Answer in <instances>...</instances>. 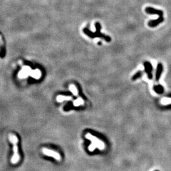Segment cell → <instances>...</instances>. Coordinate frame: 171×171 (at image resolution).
Here are the masks:
<instances>
[{
    "mask_svg": "<svg viewBox=\"0 0 171 171\" xmlns=\"http://www.w3.org/2000/svg\"><path fill=\"white\" fill-rule=\"evenodd\" d=\"M86 138L91 141L92 145L95 146L96 147L98 148L100 150H102L104 148V144L100 140H99L97 137L93 136L90 134H87L86 135Z\"/></svg>",
    "mask_w": 171,
    "mask_h": 171,
    "instance_id": "3",
    "label": "cell"
},
{
    "mask_svg": "<svg viewBox=\"0 0 171 171\" xmlns=\"http://www.w3.org/2000/svg\"><path fill=\"white\" fill-rule=\"evenodd\" d=\"M164 21L163 17H159L158 19H155V20H151L149 21V22L148 23V26L151 27H154L158 25L159 23H161L163 22V21Z\"/></svg>",
    "mask_w": 171,
    "mask_h": 171,
    "instance_id": "7",
    "label": "cell"
},
{
    "mask_svg": "<svg viewBox=\"0 0 171 171\" xmlns=\"http://www.w3.org/2000/svg\"><path fill=\"white\" fill-rule=\"evenodd\" d=\"M163 71V65L161 63H159L157 67V71L156 74V80L158 81L160 78V76L162 73Z\"/></svg>",
    "mask_w": 171,
    "mask_h": 171,
    "instance_id": "8",
    "label": "cell"
},
{
    "mask_svg": "<svg viewBox=\"0 0 171 171\" xmlns=\"http://www.w3.org/2000/svg\"><path fill=\"white\" fill-rule=\"evenodd\" d=\"M71 99V97L59 95V96H58L57 97V101L58 102H62V101H63L64 100H70Z\"/></svg>",
    "mask_w": 171,
    "mask_h": 171,
    "instance_id": "9",
    "label": "cell"
},
{
    "mask_svg": "<svg viewBox=\"0 0 171 171\" xmlns=\"http://www.w3.org/2000/svg\"><path fill=\"white\" fill-rule=\"evenodd\" d=\"M0 46H1L2 48H3V46H4V43H3V41L2 40V37L1 35H0Z\"/></svg>",
    "mask_w": 171,
    "mask_h": 171,
    "instance_id": "13",
    "label": "cell"
},
{
    "mask_svg": "<svg viewBox=\"0 0 171 171\" xmlns=\"http://www.w3.org/2000/svg\"><path fill=\"white\" fill-rule=\"evenodd\" d=\"M95 28L96 30V31L95 32H93L91 31L89 29L87 28H85L83 30L84 33L89 36L91 38H101L104 41H106L107 42H110L111 41V38L108 36H106L104 34L102 33L101 32V24L99 22H96L95 23Z\"/></svg>",
    "mask_w": 171,
    "mask_h": 171,
    "instance_id": "1",
    "label": "cell"
},
{
    "mask_svg": "<svg viewBox=\"0 0 171 171\" xmlns=\"http://www.w3.org/2000/svg\"><path fill=\"white\" fill-rule=\"evenodd\" d=\"M156 171H158V170H156Z\"/></svg>",
    "mask_w": 171,
    "mask_h": 171,
    "instance_id": "16",
    "label": "cell"
},
{
    "mask_svg": "<svg viewBox=\"0 0 171 171\" xmlns=\"http://www.w3.org/2000/svg\"><path fill=\"white\" fill-rule=\"evenodd\" d=\"M83 103H84V101H83L82 99H81V98H79L78 100H76L74 102V105L75 106H78V105H81Z\"/></svg>",
    "mask_w": 171,
    "mask_h": 171,
    "instance_id": "12",
    "label": "cell"
},
{
    "mask_svg": "<svg viewBox=\"0 0 171 171\" xmlns=\"http://www.w3.org/2000/svg\"><path fill=\"white\" fill-rule=\"evenodd\" d=\"M156 91L157 92H162V91H163V89H162V86H158L157 87H156Z\"/></svg>",
    "mask_w": 171,
    "mask_h": 171,
    "instance_id": "14",
    "label": "cell"
},
{
    "mask_svg": "<svg viewBox=\"0 0 171 171\" xmlns=\"http://www.w3.org/2000/svg\"><path fill=\"white\" fill-rule=\"evenodd\" d=\"M70 89L71 91H72V92L73 93V94L74 95L76 96V95H78V90H77V89H76V87L74 85H71L70 87Z\"/></svg>",
    "mask_w": 171,
    "mask_h": 171,
    "instance_id": "11",
    "label": "cell"
},
{
    "mask_svg": "<svg viewBox=\"0 0 171 171\" xmlns=\"http://www.w3.org/2000/svg\"><path fill=\"white\" fill-rule=\"evenodd\" d=\"M143 64H144L145 71L148 75V77L150 79H151L152 78V76H153L152 73V70H153V67H152V64L148 62H145Z\"/></svg>",
    "mask_w": 171,
    "mask_h": 171,
    "instance_id": "5",
    "label": "cell"
},
{
    "mask_svg": "<svg viewBox=\"0 0 171 171\" xmlns=\"http://www.w3.org/2000/svg\"><path fill=\"white\" fill-rule=\"evenodd\" d=\"M42 152L43 153L45 154L46 156L52 157L56 159L57 161H60L61 160V156L60 154L55 151H53L52 150H50L49 149L43 148L42 149Z\"/></svg>",
    "mask_w": 171,
    "mask_h": 171,
    "instance_id": "4",
    "label": "cell"
},
{
    "mask_svg": "<svg viewBox=\"0 0 171 171\" xmlns=\"http://www.w3.org/2000/svg\"><path fill=\"white\" fill-rule=\"evenodd\" d=\"M9 140L13 144V154L11 158V162L12 164L17 163L20 160V156L18 151L17 143L19 141L18 138L15 135L11 134L9 135Z\"/></svg>",
    "mask_w": 171,
    "mask_h": 171,
    "instance_id": "2",
    "label": "cell"
},
{
    "mask_svg": "<svg viewBox=\"0 0 171 171\" xmlns=\"http://www.w3.org/2000/svg\"><path fill=\"white\" fill-rule=\"evenodd\" d=\"M98 45H101V42H98Z\"/></svg>",
    "mask_w": 171,
    "mask_h": 171,
    "instance_id": "15",
    "label": "cell"
},
{
    "mask_svg": "<svg viewBox=\"0 0 171 171\" xmlns=\"http://www.w3.org/2000/svg\"><path fill=\"white\" fill-rule=\"evenodd\" d=\"M142 71H138V72L136 73L133 76V77H132V80H136L137 79H138V78H141V77L142 76Z\"/></svg>",
    "mask_w": 171,
    "mask_h": 171,
    "instance_id": "10",
    "label": "cell"
},
{
    "mask_svg": "<svg viewBox=\"0 0 171 171\" xmlns=\"http://www.w3.org/2000/svg\"><path fill=\"white\" fill-rule=\"evenodd\" d=\"M145 11L147 13L150 14H157L161 17H163V13L161 10H158L156 9H154L152 7H147L145 9Z\"/></svg>",
    "mask_w": 171,
    "mask_h": 171,
    "instance_id": "6",
    "label": "cell"
}]
</instances>
